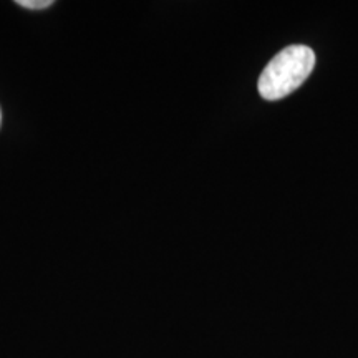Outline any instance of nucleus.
Here are the masks:
<instances>
[{
  "instance_id": "obj_2",
  "label": "nucleus",
  "mask_w": 358,
  "mask_h": 358,
  "mask_svg": "<svg viewBox=\"0 0 358 358\" xmlns=\"http://www.w3.org/2000/svg\"><path fill=\"white\" fill-rule=\"evenodd\" d=\"M17 3L24 8H30V10H42V8L53 6V0H19Z\"/></svg>"
},
{
  "instance_id": "obj_1",
  "label": "nucleus",
  "mask_w": 358,
  "mask_h": 358,
  "mask_svg": "<svg viewBox=\"0 0 358 358\" xmlns=\"http://www.w3.org/2000/svg\"><path fill=\"white\" fill-rule=\"evenodd\" d=\"M315 53L306 45H289L268 62L259 77V93L264 100L275 101L295 92L310 77Z\"/></svg>"
},
{
  "instance_id": "obj_3",
  "label": "nucleus",
  "mask_w": 358,
  "mask_h": 358,
  "mask_svg": "<svg viewBox=\"0 0 358 358\" xmlns=\"http://www.w3.org/2000/svg\"><path fill=\"white\" fill-rule=\"evenodd\" d=\"M0 123H2V111H0Z\"/></svg>"
}]
</instances>
